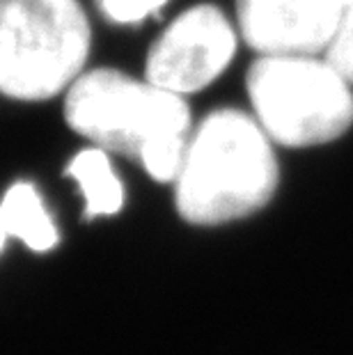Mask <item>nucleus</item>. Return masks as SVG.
I'll return each mask as SVG.
<instances>
[{"label":"nucleus","mask_w":353,"mask_h":355,"mask_svg":"<svg viewBox=\"0 0 353 355\" xmlns=\"http://www.w3.org/2000/svg\"><path fill=\"white\" fill-rule=\"evenodd\" d=\"M64 117L103 152L138 158L161 184L182 172L191 140V110L182 94L117 69H94L67 89Z\"/></svg>","instance_id":"obj_1"},{"label":"nucleus","mask_w":353,"mask_h":355,"mask_svg":"<svg viewBox=\"0 0 353 355\" xmlns=\"http://www.w3.org/2000/svg\"><path fill=\"white\" fill-rule=\"evenodd\" d=\"M175 186L177 211L191 225L214 227L250 216L277 186L271 138L246 112L216 110L191 133Z\"/></svg>","instance_id":"obj_2"},{"label":"nucleus","mask_w":353,"mask_h":355,"mask_svg":"<svg viewBox=\"0 0 353 355\" xmlns=\"http://www.w3.org/2000/svg\"><path fill=\"white\" fill-rule=\"evenodd\" d=\"M89 24L78 0H0V92L46 101L87 62Z\"/></svg>","instance_id":"obj_3"},{"label":"nucleus","mask_w":353,"mask_h":355,"mask_svg":"<svg viewBox=\"0 0 353 355\" xmlns=\"http://www.w3.org/2000/svg\"><path fill=\"white\" fill-rule=\"evenodd\" d=\"M246 83L255 119L277 145H324L353 124L351 85L326 58L259 55Z\"/></svg>","instance_id":"obj_4"},{"label":"nucleus","mask_w":353,"mask_h":355,"mask_svg":"<svg viewBox=\"0 0 353 355\" xmlns=\"http://www.w3.org/2000/svg\"><path fill=\"white\" fill-rule=\"evenodd\" d=\"M236 51L230 19L214 5H198L172 21L147 55L149 83L175 94L200 92L227 69Z\"/></svg>","instance_id":"obj_5"},{"label":"nucleus","mask_w":353,"mask_h":355,"mask_svg":"<svg viewBox=\"0 0 353 355\" xmlns=\"http://www.w3.org/2000/svg\"><path fill=\"white\" fill-rule=\"evenodd\" d=\"M340 0H236L241 37L259 55H317L340 24Z\"/></svg>","instance_id":"obj_6"},{"label":"nucleus","mask_w":353,"mask_h":355,"mask_svg":"<svg viewBox=\"0 0 353 355\" xmlns=\"http://www.w3.org/2000/svg\"><path fill=\"white\" fill-rule=\"evenodd\" d=\"M7 236L19 239L35 252H49L58 245V230L42 195L33 184H14L0 202Z\"/></svg>","instance_id":"obj_7"},{"label":"nucleus","mask_w":353,"mask_h":355,"mask_svg":"<svg viewBox=\"0 0 353 355\" xmlns=\"http://www.w3.org/2000/svg\"><path fill=\"white\" fill-rule=\"evenodd\" d=\"M67 175L80 188L87 218L119 214L124 204V188L108 161V152L99 147L83 149L69 161Z\"/></svg>","instance_id":"obj_8"},{"label":"nucleus","mask_w":353,"mask_h":355,"mask_svg":"<svg viewBox=\"0 0 353 355\" xmlns=\"http://www.w3.org/2000/svg\"><path fill=\"white\" fill-rule=\"evenodd\" d=\"M328 64L353 87V3L344 5L333 40L324 51Z\"/></svg>","instance_id":"obj_9"},{"label":"nucleus","mask_w":353,"mask_h":355,"mask_svg":"<svg viewBox=\"0 0 353 355\" xmlns=\"http://www.w3.org/2000/svg\"><path fill=\"white\" fill-rule=\"evenodd\" d=\"M103 14L115 24H138L156 14L168 0H99Z\"/></svg>","instance_id":"obj_10"},{"label":"nucleus","mask_w":353,"mask_h":355,"mask_svg":"<svg viewBox=\"0 0 353 355\" xmlns=\"http://www.w3.org/2000/svg\"><path fill=\"white\" fill-rule=\"evenodd\" d=\"M10 239L7 236V232H5V225H3V218H0V250H3V245H5V241Z\"/></svg>","instance_id":"obj_11"},{"label":"nucleus","mask_w":353,"mask_h":355,"mask_svg":"<svg viewBox=\"0 0 353 355\" xmlns=\"http://www.w3.org/2000/svg\"><path fill=\"white\" fill-rule=\"evenodd\" d=\"M340 3H342V5H349V3H353V0H340Z\"/></svg>","instance_id":"obj_12"}]
</instances>
